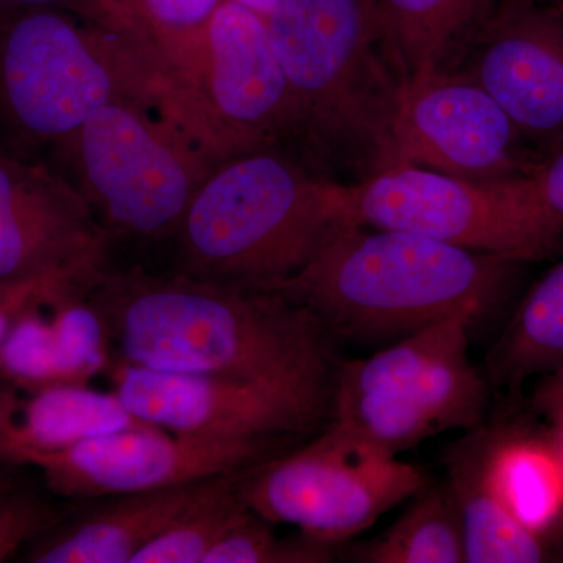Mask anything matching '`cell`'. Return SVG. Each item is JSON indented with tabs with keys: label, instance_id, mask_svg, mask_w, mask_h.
<instances>
[{
	"label": "cell",
	"instance_id": "13",
	"mask_svg": "<svg viewBox=\"0 0 563 563\" xmlns=\"http://www.w3.org/2000/svg\"><path fill=\"white\" fill-rule=\"evenodd\" d=\"M298 442H203L140 426L90 437L49 453H18L3 463L35 466L55 495L87 501L233 472L287 453Z\"/></svg>",
	"mask_w": 563,
	"mask_h": 563
},
{
	"label": "cell",
	"instance_id": "4",
	"mask_svg": "<svg viewBox=\"0 0 563 563\" xmlns=\"http://www.w3.org/2000/svg\"><path fill=\"white\" fill-rule=\"evenodd\" d=\"M118 99L165 107L188 125L180 92L124 33L51 7L0 10V154L47 163Z\"/></svg>",
	"mask_w": 563,
	"mask_h": 563
},
{
	"label": "cell",
	"instance_id": "6",
	"mask_svg": "<svg viewBox=\"0 0 563 563\" xmlns=\"http://www.w3.org/2000/svg\"><path fill=\"white\" fill-rule=\"evenodd\" d=\"M224 157L155 103L118 99L51 155L114 242H173L192 199Z\"/></svg>",
	"mask_w": 563,
	"mask_h": 563
},
{
	"label": "cell",
	"instance_id": "9",
	"mask_svg": "<svg viewBox=\"0 0 563 563\" xmlns=\"http://www.w3.org/2000/svg\"><path fill=\"white\" fill-rule=\"evenodd\" d=\"M532 179L484 184L402 165L350 185L351 202L358 225L509 261H542L561 244L563 225L543 209Z\"/></svg>",
	"mask_w": 563,
	"mask_h": 563
},
{
	"label": "cell",
	"instance_id": "34",
	"mask_svg": "<svg viewBox=\"0 0 563 563\" xmlns=\"http://www.w3.org/2000/svg\"><path fill=\"white\" fill-rule=\"evenodd\" d=\"M561 429H562V455H563V421H561Z\"/></svg>",
	"mask_w": 563,
	"mask_h": 563
},
{
	"label": "cell",
	"instance_id": "11",
	"mask_svg": "<svg viewBox=\"0 0 563 563\" xmlns=\"http://www.w3.org/2000/svg\"><path fill=\"white\" fill-rule=\"evenodd\" d=\"M391 157L393 168L418 166L484 184L532 179L544 162L484 88L453 74L407 81Z\"/></svg>",
	"mask_w": 563,
	"mask_h": 563
},
{
	"label": "cell",
	"instance_id": "25",
	"mask_svg": "<svg viewBox=\"0 0 563 563\" xmlns=\"http://www.w3.org/2000/svg\"><path fill=\"white\" fill-rule=\"evenodd\" d=\"M493 487L506 509L537 533L558 517L563 503V457L536 443L501 439L496 432L488 459Z\"/></svg>",
	"mask_w": 563,
	"mask_h": 563
},
{
	"label": "cell",
	"instance_id": "32",
	"mask_svg": "<svg viewBox=\"0 0 563 563\" xmlns=\"http://www.w3.org/2000/svg\"><path fill=\"white\" fill-rule=\"evenodd\" d=\"M555 2L559 0H499V5H553Z\"/></svg>",
	"mask_w": 563,
	"mask_h": 563
},
{
	"label": "cell",
	"instance_id": "33",
	"mask_svg": "<svg viewBox=\"0 0 563 563\" xmlns=\"http://www.w3.org/2000/svg\"><path fill=\"white\" fill-rule=\"evenodd\" d=\"M551 7H554L555 10L561 11V13L563 14V0H559V2L553 3V5Z\"/></svg>",
	"mask_w": 563,
	"mask_h": 563
},
{
	"label": "cell",
	"instance_id": "23",
	"mask_svg": "<svg viewBox=\"0 0 563 563\" xmlns=\"http://www.w3.org/2000/svg\"><path fill=\"white\" fill-rule=\"evenodd\" d=\"M251 466L209 477L168 531L144 547L132 563H203L252 512L243 495Z\"/></svg>",
	"mask_w": 563,
	"mask_h": 563
},
{
	"label": "cell",
	"instance_id": "29",
	"mask_svg": "<svg viewBox=\"0 0 563 563\" xmlns=\"http://www.w3.org/2000/svg\"><path fill=\"white\" fill-rule=\"evenodd\" d=\"M25 7L66 10L109 27L101 0H0V10L25 9Z\"/></svg>",
	"mask_w": 563,
	"mask_h": 563
},
{
	"label": "cell",
	"instance_id": "30",
	"mask_svg": "<svg viewBox=\"0 0 563 563\" xmlns=\"http://www.w3.org/2000/svg\"><path fill=\"white\" fill-rule=\"evenodd\" d=\"M49 288V285H29V287L0 290V344L9 335L11 325L21 310L35 298L38 292Z\"/></svg>",
	"mask_w": 563,
	"mask_h": 563
},
{
	"label": "cell",
	"instance_id": "16",
	"mask_svg": "<svg viewBox=\"0 0 563 563\" xmlns=\"http://www.w3.org/2000/svg\"><path fill=\"white\" fill-rule=\"evenodd\" d=\"M85 285H54L21 310L0 344V380L22 391L87 385L110 355L101 314Z\"/></svg>",
	"mask_w": 563,
	"mask_h": 563
},
{
	"label": "cell",
	"instance_id": "12",
	"mask_svg": "<svg viewBox=\"0 0 563 563\" xmlns=\"http://www.w3.org/2000/svg\"><path fill=\"white\" fill-rule=\"evenodd\" d=\"M122 406L144 424L203 442L301 440L331 420L332 399L218 374L121 365Z\"/></svg>",
	"mask_w": 563,
	"mask_h": 563
},
{
	"label": "cell",
	"instance_id": "15",
	"mask_svg": "<svg viewBox=\"0 0 563 563\" xmlns=\"http://www.w3.org/2000/svg\"><path fill=\"white\" fill-rule=\"evenodd\" d=\"M453 76L484 88L543 161L563 144V14L499 5Z\"/></svg>",
	"mask_w": 563,
	"mask_h": 563
},
{
	"label": "cell",
	"instance_id": "5",
	"mask_svg": "<svg viewBox=\"0 0 563 563\" xmlns=\"http://www.w3.org/2000/svg\"><path fill=\"white\" fill-rule=\"evenodd\" d=\"M517 261L413 233L354 225L272 288L307 307L333 340H401L498 301Z\"/></svg>",
	"mask_w": 563,
	"mask_h": 563
},
{
	"label": "cell",
	"instance_id": "8",
	"mask_svg": "<svg viewBox=\"0 0 563 563\" xmlns=\"http://www.w3.org/2000/svg\"><path fill=\"white\" fill-rule=\"evenodd\" d=\"M396 455L331 421L312 442L252 465L244 499L269 523L339 544L428 484L420 468Z\"/></svg>",
	"mask_w": 563,
	"mask_h": 563
},
{
	"label": "cell",
	"instance_id": "18",
	"mask_svg": "<svg viewBox=\"0 0 563 563\" xmlns=\"http://www.w3.org/2000/svg\"><path fill=\"white\" fill-rule=\"evenodd\" d=\"M495 439L496 431L476 426L443 457L444 484L462 521L466 563L542 562L539 537L506 509L493 487L488 459Z\"/></svg>",
	"mask_w": 563,
	"mask_h": 563
},
{
	"label": "cell",
	"instance_id": "27",
	"mask_svg": "<svg viewBox=\"0 0 563 563\" xmlns=\"http://www.w3.org/2000/svg\"><path fill=\"white\" fill-rule=\"evenodd\" d=\"M62 518L49 503L0 476V562L16 554L33 537L54 531Z\"/></svg>",
	"mask_w": 563,
	"mask_h": 563
},
{
	"label": "cell",
	"instance_id": "2",
	"mask_svg": "<svg viewBox=\"0 0 563 563\" xmlns=\"http://www.w3.org/2000/svg\"><path fill=\"white\" fill-rule=\"evenodd\" d=\"M266 21L298 107L303 162L344 185L393 168L407 81L380 40L376 0H280Z\"/></svg>",
	"mask_w": 563,
	"mask_h": 563
},
{
	"label": "cell",
	"instance_id": "17",
	"mask_svg": "<svg viewBox=\"0 0 563 563\" xmlns=\"http://www.w3.org/2000/svg\"><path fill=\"white\" fill-rule=\"evenodd\" d=\"M207 479L111 496L106 506L44 540L29 562L132 563L144 547L168 531Z\"/></svg>",
	"mask_w": 563,
	"mask_h": 563
},
{
	"label": "cell",
	"instance_id": "20",
	"mask_svg": "<svg viewBox=\"0 0 563 563\" xmlns=\"http://www.w3.org/2000/svg\"><path fill=\"white\" fill-rule=\"evenodd\" d=\"M499 0H376L377 31L406 81L453 73Z\"/></svg>",
	"mask_w": 563,
	"mask_h": 563
},
{
	"label": "cell",
	"instance_id": "7",
	"mask_svg": "<svg viewBox=\"0 0 563 563\" xmlns=\"http://www.w3.org/2000/svg\"><path fill=\"white\" fill-rule=\"evenodd\" d=\"M481 314L462 310L373 357L340 363L331 420L395 454L479 426L487 385L470 361L468 331Z\"/></svg>",
	"mask_w": 563,
	"mask_h": 563
},
{
	"label": "cell",
	"instance_id": "21",
	"mask_svg": "<svg viewBox=\"0 0 563 563\" xmlns=\"http://www.w3.org/2000/svg\"><path fill=\"white\" fill-rule=\"evenodd\" d=\"M107 24L140 44L180 92L188 110L203 35L221 0H101Z\"/></svg>",
	"mask_w": 563,
	"mask_h": 563
},
{
	"label": "cell",
	"instance_id": "19",
	"mask_svg": "<svg viewBox=\"0 0 563 563\" xmlns=\"http://www.w3.org/2000/svg\"><path fill=\"white\" fill-rule=\"evenodd\" d=\"M16 390L9 385L0 388V462L18 453H49L101 433L150 426L133 418L114 393L95 391L88 385L24 391V399Z\"/></svg>",
	"mask_w": 563,
	"mask_h": 563
},
{
	"label": "cell",
	"instance_id": "1",
	"mask_svg": "<svg viewBox=\"0 0 563 563\" xmlns=\"http://www.w3.org/2000/svg\"><path fill=\"white\" fill-rule=\"evenodd\" d=\"M84 291L121 365L218 374L332 399L335 340L279 291L111 261Z\"/></svg>",
	"mask_w": 563,
	"mask_h": 563
},
{
	"label": "cell",
	"instance_id": "28",
	"mask_svg": "<svg viewBox=\"0 0 563 563\" xmlns=\"http://www.w3.org/2000/svg\"><path fill=\"white\" fill-rule=\"evenodd\" d=\"M532 184L543 209L563 225V144L543 162Z\"/></svg>",
	"mask_w": 563,
	"mask_h": 563
},
{
	"label": "cell",
	"instance_id": "3",
	"mask_svg": "<svg viewBox=\"0 0 563 563\" xmlns=\"http://www.w3.org/2000/svg\"><path fill=\"white\" fill-rule=\"evenodd\" d=\"M358 225L350 185L277 150L222 161L174 236V272L272 290Z\"/></svg>",
	"mask_w": 563,
	"mask_h": 563
},
{
	"label": "cell",
	"instance_id": "24",
	"mask_svg": "<svg viewBox=\"0 0 563 563\" xmlns=\"http://www.w3.org/2000/svg\"><path fill=\"white\" fill-rule=\"evenodd\" d=\"M563 363V261L543 277L490 357L496 384Z\"/></svg>",
	"mask_w": 563,
	"mask_h": 563
},
{
	"label": "cell",
	"instance_id": "10",
	"mask_svg": "<svg viewBox=\"0 0 563 563\" xmlns=\"http://www.w3.org/2000/svg\"><path fill=\"white\" fill-rule=\"evenodd\" d=\"M192 102L203 129L228 157L277 150L303 162L298 107L268 21L257 11L221 0L203 35Z\"/></svg>",
	"mask_w": 563,
	"mask_h": 563
},
{
	"label": "cell",
	"instance_id": "26",
	"mask_svg": "<svg viewBox=\"0 0 563 563\" xmlns=\"http://www.w3.org/2000/svg\"><path fill=\"white\" fill-rule=\"evenodd\" d=\"M273 523L252 510L207 555L203 563H328L335 544L303 536L282 540Z\"/></svg>",
	"mask_w": 563,
	"mask_h": 563
},
{
	"label": "cell",
	"instance_id": "14",
	"mask_svg": "<svg viewBox=\"0 0 563 563\" xmlns=\"http://www.w3.org/2000/svg\"><path fill=\"white\" fill-rule=\"evenodd\" d=\"M111 247L57 168L0 154V290L87 284L111 261Z\"/></svg>",
	"mask_w": 563,
	"mask_h": 563
},
{
	"label": "cell",
	"instance_id": "31",
	"mask_svg": "<svg viewBox=\"0 0 563 563\" xmlns=\"http://www.w3.org/2000/svg\"><path fill=\"white\" fill-rule=\"evenodd\" d=\"M233 2L242 3L247 9L257 11L262 16L268 18L274 9L279 5L280 0H233Z\"/></svg>",
	"mask_w": 563,
	"mask_h": 563
},
{
	"label": "cell",
	"instance_id": "22",
	"mask_svg": "<svg viewBox=\"0 0 563 563\" xmlns=\"http://www.w3.org/2000/svg\"><path fill=\"white\" fill-rule=\"evenodd\" d=\"M350 561L466 563L462 521L446 484H426L387 531L352 550Z\"/></svg>",
	"mask_w": 563,
	"mask_h": 563
}]
</instances>
